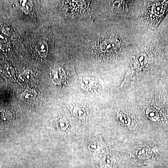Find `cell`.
Segmentation results:
<instances>
[{
	"mask_svg": "<svg viewBox=\"0 0 168 168\" xmlns=\"http://www.w3.org/2000/svg\"><path fill=\"white\" fill-rule=\"evenodd\" d=\"M117 121L122 125L127 126L130 123V120L129 117L124 114H120L116 117Z\"/></svg>",
	"mask_w": 168,
	"mask_h": 168,
	"instance_id": "cell-9",
	"label": "cell"
},
{
	"mask_svg": "<svg viewBox=\"0 0 168 168\" xmlns=\"http://www.w3.org/2000/svg\"><path fill=\"white\" fill-rule=\"evenodd\" d=\"M153 49L150 45L140 49L131 59V62L124 80L119 88H121L128 82L134 80L149 70L155 58Z\"/></svg>",
	"mask_w": 168,
	"mask_h": 168,
	"instance_id": "cell-1",
	"label": "cell"
},
{
	"mask_svg": "<svg viewBox=\"0 0 168 168\" xmlns=\"http://www.w3.org/2000/svg\"><path fill=\"white\" fill-rule=\"evenodd\" d=\"M147 116L153 121H156L158 118V115L155 109L152 108H149L146 111Z\"/></svg>",
	"mask_w": 168,
	"mask_h": 168,
	"instance_id": "cell-12",
	"label": "cell"
},
{
	"mask_svg": "<svg viewBox=\"0 0 168 168\" xmlns=\"http://www.w3.org/2000/svg\"><path fill=\"white\" fill-rule=\"evenodd\" d=\"M74 114L78 118H83L85 117L86 111L84 108L80 107H75L73 110Z\"/></svg>",
	"mask_w": 168,
	"mask_h": 168,
	"instance_id": "cell-13",
	"label": "cell"
},
{
	"mask_svg": "<svg viewBox=\"0 0 168 168\" xmlns=\"http://www.w3.org/2000/svg\"><path fill=\"white\" fill-rule=\"evenodd\" d=\"M113 165V161L112 158L109 156H107L102 161L101 166L102 168H112Z\"/></svg>",
	"mask_w": 168,
	"mask_h": 168,
	"instance_id": "cell-10",
	"label": "cell"
},
{
	"mask_svg": "<svg viewBox=\"0 0 168 168\" xmlns=\"http://www.w3.org/2000/svg\"><path fill=\"white\" fill-rule=\"evenodd\" d=\"M123 42L118 36H107L99 42L97 49L105 58L115 55L123 46Z\"/></svg>",
	"mask_w": 168,
	"mask_h": 168,
	"instance_id": "cell-3",
	"label": "cell"
},
{
	"mask_svg": "<svg viewBox=\"0 0 168 168\" xmlns=\"http://www.w3.org/2000/svg\"><path fill=\"white\" fill-rule=\"evenodd\" d=\"M57 127L60 129H66L68 126L67 121L65 119H60L57 121Z\"/></svg>",
	"mask_w": 168,
	"mask_h": 168,
	"instance_id": "cell-16",
	"label": "cell"
},
{
	"mask_svg": "<svg viewBox=\"0 0 168 168\" xmlns=\"http://www.w3.org/2000/svg\"><path fill=\"white\" fill-rule=\"evenodd\" d=\"M136 154L140 158L144 159L149 158L150 157L151 152L147 148H143L139 149L136 152Z\"/></svg>",
	"mask_w": 168,
	"mask_h": 168,
	"instance_id": "cell-8",
	"label": "cell"
},
{
	"mask_svg": "<svg viewBox=\"0 0 168 168\" xmlns=\"http://www.w3.org/2000/svg\"><path fill=\"white\" fill-rule=\"evenodd\" d=\"M21 6L23 11L26 13H29L32 8V5L31 4V2L27 1H24L22 2Z\"/></svg>",
	"mask_w": 168,
	"mask_h": 168,
	"instance_id": "cell-14",
	"label": "cell"
},
{
	"mask_svg": "<svg viewBox=\"0 0 168 168\" xmlns=\"http://www.w3.org/2000/svg\"><path fill=\"white\" fill-rule=\"evenodd\" d=\"M36 50L41 56L45 57L48 52V46L45 41H40L37 44Z\"/></svg>",
	"mask_w": 168,
	"mask_h": 168,
	"instance_id": "cell-6",
	"label": "cell"
},
{
	"mask_svg": "<svg viewBox=\"0 0 168 168\" xmlns=\"http://www.w3.org/2000/svg\"><path fill=\"white\" fill-rule=\"evenodd\" d=\"M36 92L31 90H27L22 94L21 98L24 102H30L36 97Z\"/></svg>",
	"mask_w": 168,
	"mask_h": 168,
	"instance_id": "cell-7",
	"label": "cell"
},
{
	"mask_svg": "<svg viewBox=\"0 0 168 168\" xmlns=\"http://www.w3.org/2000/svg\"><path fill=\"white\" fill-rule=\"evenodd\" d=\"M101 148V144L99 143H93L89 146V149L92 150L96 151Z\"/></svg>",
	"mask_w": 168,
	"mask_h": 168,
	"instance_id": "cell-17",
	"label": "cell"
},
{
	"mask_svg": "<svg viewBox=\"0 0 168 168\" xmlns=\"http://www.w3.org/2000/svg\"><path fill=\"white\" fill-rule=\"evenodd\" d=\"M50 76L52 81L56 85L62 84L66 79L65 72L60 67L57 68L52 70Z\"/></svg>",
	"mask_w": 168,
	"mask_h": 168,
	"instance_id": "cell-4",
	"label": "cell"
},
{
	"mask_svg": "<svg viewBox=\"0 0 168 168\" xmlns=\"http://www.w3.org/2000/svg\"><path fill=\"white\" fill-rule=\"evenodd\" d=\"M94 83V81L93 79L89 77H86L83 79L82 87L83 89L88 90L93 86Z\"/></svg>",
	"mask_w": 168,
	"mask_h": 168,
	"instance_id": "cell-11",
	"label": "cell"
},
{
	"mask_svg": "<svg viewBox=\"0 0 168 168\" xmlns=\"http://www.w3.org/2000/svg\"><path fill=\"white\" fill-rule=\"evenodd\" d=\"M19 79L22 83H30L34 79V74L31 70H26L20 75Z\"/></svg>",
	"mask_w": 168,
	"mask_h": 168,
	"instance_id": "cell-5",
	"label": "cell"
},
{
	"mask_svg": "<svg viewBox=\"0 0 168 168\" xmlns=\"http://www.w3.org/2000/svg\"><path fill=\"white\" fill-rule=\"evenodd\" d=\"M168 12V1H150L147 2L141 20L150 29H155Z\"/></svg>",
	"mask_w": 168,
	"mask_h": 168,
	"instance_id": "cell-2",
	"label": "cell"
},
{
	"mask_svg": "<svg viewBox=\"0 0 168 168\" xmlns=\"http://www.w3.org/2000/svg\"><path fill=\"white\" fill-rule=\"evenodd\" d=\"M11 118V114L9 113H5L0 111V122L8 121Z\"/></svg>",
	"mask_w": 168,
	"mask_h": 168,
	"instance_id": "cell-15",
	"label": "cell"
}]
</instances>
